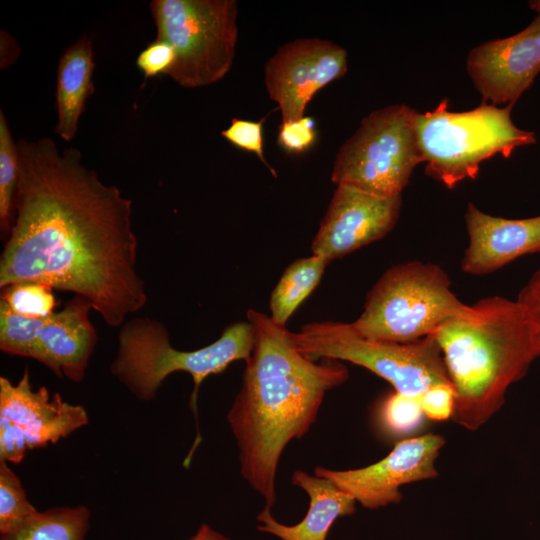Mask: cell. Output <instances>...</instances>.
<instances>
[{
    "label": "cell",
    "mask_w": 540,
    "mask_h": 540,
    "mask_svg": "<svg viewBox=\"0 0 540 540\" xmlns=\"http://www.w3.org/2000/svg\"><path fill=\"white\" fill-rule=\"evenodd\" d=\"M15 216L0 257V288L38 282L86 298L110 327L147 303L137 269L132 200L104 183L76 148L17 141Z\"/></svg>",
    "instance_id": "obj_1"
},
{
    "label": "cell",
    "mask_w": 540,
    "mask_h": 540,
    "mask_svg": "<svg viewBox=\"0 0 540 540\" xmlns=\"http://www.w3.org/2000/svg\"><path fill=\"white\" fill-rule=\"evenodd\" d=\"M247 319L254 345L227 420L237 443L240 472L271 509L284 449L308 433L325 394L344 383L349 371L338 360L317 363L301 354L291 332L264 313L250 309Z\"/></svg>",
    "instance_id": "obj_2"
},
{
    "label": "cell",
    "mask_w": 540,
    "mask_h": 540,
    "mask_svg": "<svg viewBox=\"0 0 540 540\" xmlns=\"http://www.w3.org/2000/svg\"><path fill=\"white\" fill-rule=\"evenodd\" d=\"M454 387L452 419L475 431L503 405L508 388L540 356V338L516 300L481 299L434 334Z\"/></svg>",
    "instance_id": "obj_3"
},
{
    "label": "cell",
    "mask_w": 540,
    "mask_h": 540,
    "mask_svg": "<svg viewBox=\"0 0 540 540\" xmlns=\"http://www.w3.org/2000/svg\"><path fill=\"white\" fill-rule=\"evenodd\" d=\"M254 332L249 322L227 326L213 343L192 351L174 348L166 326L149 317L125 322L118 334V349L110 365L113 376L138 400L151 401L172 373L182 371L192 376L194 387L189 407L196 418V438L184 460L189 467L202 440L198 424V392L210 375L222 373L232 362L249 359Z\"/></svg>",
    "instance_id": "obj_4"
},
{
    "label": "cell",
    "mask_w": 540,
    "mask_h": 540,
    "mask_svg": "<svg viewBox=\"0 0 540 540\" xmlns=\"http://www.w3.org/2000/svg\"><path fill=\"white\" fill-rule=\"evenodd\" d=\"M470 310L451 290L441 266L416 260L387 269L350 325L363 338L406 344L434 335L443 324Z\"/></svg>",
    "instance_id": "obj_5"
},
{
    "label": "cell",
    "mask_w": 540,
    "mask_h": 540,
    "mask_svg": "<svg viewBox=\"0 0 540 540\" xmlns=\"http://www.w3.org/2000/svg\"><path fill=\"white\" fill-rule=\"evenodd\" d=\"M512 106L484 103L473 110L452 112L443 99L432 111L417 112L416 130L425 173L453 189L475 179L480 164L500 154L509 158L515 149L536 143L535 133L518 128Z\"/></svg>",
    "instance_id": "obj_6"
},
{
    "label": "cell",
    "mask_w": 540,
    "mask_h": 540,
    "mask_svg": "<svg viewBox=\"0 0 540 540\" xmlns=\"http://www.w3.org/2000/svg\"><path fill=\"white\" fill-rule=\"evenodd\" d=\"M149 6L156 39L171 44L176 53L167 76L193 89L228 74L238 41L235 0H153Z\"/></svg>",
    "instance_id": "obj_7"
},
{
    "label": "cell",
    "mask_w": 540,
    "mask_h": 540,
    "mask_svg": "<svg viewBox=\"0 0 540 540\" xmlns=\"http://www.w3.org/2000/svg\"><path fill=\"white\" fill-rule=\"evenodd\" d=\"M291 339L309 359L362 366L407 396L420 397L436 384L451 383L434 335L406 344L383 342L361 337L350 323L326 321L304 325L299 332H291Z\"/></svg>",
    "instance_id": "obj_8"
},
{
    "label": "cell",
    "mask_w": 540,
    "mask_h": 540,
    "mask_svg": "<svg viewBox=\"0 0 540 540\" xmlns=\"http://www.w3.org/2000/svg\"><path fill=\"white\" fill-rule=\"evenodd\" d=\"M416 115L411 107L395 104L363 118L335 157L332 182L381 197L400 195L423 162Z\"/></svg>",
    "instance_id": "obj_9"
},
{
    "label": "cell",
    "mask_w": 540,
    "mask_h": 540,
    "mask_svg": "<svg viewBox=\"0 0 540 540\" xmlns=\"http://www.w3.org/2000/svg\"><path fill=\"white\" fill-rule=\"evenodd\" d=\"M88 421L83 406L45 386L33 389L28 368L15 384L0 377V461L19 464L27 451L56 443Z\"/></svg>",
    "instance_id": "obj_10"
},
{
    "label": "cell",
    "mask_w": 540,
    "mask_h": 540,
    "mask_svg": "<svg viewBox=\"0 0 540 540\" xmlns=\"http://www.w3.org/2000/svg\"><path fill=\"white\" fill-rule=\"evenodd\" d=\"M347 52L319 38H300L280 46L264 66L265 85L281 121L304 117L313 96L347 72Z\"/></svg>",
    "instance_id": "obj_11"
},
{
    "label": "cell",
    "mask_w": 540,
    "mask_h": 540,
    "mask_svg": "<svg viewBox=\"0 0 540 540\" xmlns=\"http://www.w3.org/2000/svg\"><path fill=\"white\" fill-rule=\"evenodd\" d=\"M445 439L428 433L397 442L393 450L369 466L331 470L316 467L315 475L326 478L368 509H377L401 501L402 485L435 478V461Z\"/></svg>",
    "instance_id": "obj_12"
},
{
    "label": "cell",
    "mask_w": 540,
    "mask_h": 540,
    "mask_svg": "<svg viewBox=\"0 0 540 540\" xmlns=\"http://www.w3.org/2000/svg\"><path fill=\"white\" fill-rule=\"evenodd\" d=\"M402 197H381L337 185L312 242V254L328 263L385 237L396 225Z\"/></svg>",
    "instance_id": "obj_13"
},
{
    "label": "cell",
    "mask_w": 540,
    "mask_h": 540,
    "mask_svg": "<svg viewBox=\"0 0 540 540\" xmlns=\"http://www.w3.org/2000/svg\"><path fill=\"white\" fill-rule=\"evenodd\" d=\"M466 67L482 102L513 106L540 73V14L519 33L473 48Z\"/></svg>",
    "instance_id": "obj_14"
},
{
    "label": "cell",
    "mask_w": 540,
    "mask_h": 540,
    "mask_svg": "<svg viewBox=\"0 0 540 540\" xmlns=\"http://www.w3.org/2000/svg\"><path fill=\"white\" fill-rule=\"evenodd\" d=\"M91 303L74 295L63 309L38 321L31 359L57 377L74 383L83 381L97 344V332L90 321Z\"/></svg>",
    "instance_id": "obj_15"
},
{
    "label": "cell",
    "mask_w": 540,
    "mask_h": 540,
    "mask_svg": "<svg viewBox=\"0 0 540 540\" xmlns=\"http://www.w3.org/2000/svg\"><path fill=\"white\" fill-rule=\"evenodd\" d=\"M468 245L461 269L470 275H486L519 257L540 254V216L506 219L484 213L473 203L464 214Z\"/></svg>",
    "instance_id": "obj_16"
},
{
    "label": "cell",
    "mask_w": 540,
    "mask_h": 540,
    "mask_svg": "<svg viewBox=\"0 0 540 540\" xmlns=\"http://www.w3.org/2000/svg\"><path fill=\"white\" fill-rule=\"evenodd\" d=\"M291 481L309 497L305 517L295 525H285L275 520L271 509L264 507L257 516L259 531L281 540H326L334 522L355 511L354 498L326 478L297 470Z\"/></svg>",
    "instance_id": "obj_17"
},
{
    "label": "cell",
    "mask_w": 540,
    "mask_h": 540,
    "mask_svg": "<svg viewBox=\"0 0 540 540\" xmlns=\"http://www.w3.org/2000/svg\"><path fill=\"white\" fill-rule=\"evenodd\" d=\"M94 68L93 42L88 34H83L59 58L55 133L64 141H71L78 132L86 101L94 93Z\"/></svg>",
    "instance_id": "obj_18"
},
{
    "label": "cell",
    "mask_w": 540,
    "mask_h": 540,
    "mask_svg": "<svg viewBox=\"0 0 540 540\" xmlns=\"http://www.w3.org/2000/svg\"><path fill=\"white\" fill-rule=\"evenodd\" d=\"M90 511L87 507H54L38 511L0 540H85L89 529Z\"/></svg>",
    "instance_id": "obj_19"
},
{
    "label": "cell",
    "mask_w": 540,
    "mask_h": 540,
    "mask_svg": "<svg viewBox=\"0 0 540 540\" xmlns=\"http://www.w3.org/2000/svg\"><path fill=\"white\" fill-rule=\"evenodd\" d=\"M323 258L311 255L292 262L283 272L270 296V318L285 327L299 305L318 286L325 267Z\"/></svg>",
    "instance_id": "obj_20"
},
{
    "label": "cell",
    "mask_w": 540,
    "mask_h": 540,
    "mask_svg": "<svg viewBox=\"0 0 540 540\" xmlns=\"http://www.w3.org/2000/svg\"><path fill=\"white\" fill-rule=\"evenodd\" d=\"M18 170L17 141L0 110V229L4 237L9 235L14 222Z\"/></svg>",
    "instance_id": "obj_21"
},
{
    "label": "cell",
    "mask_w": 540,
    "mask_h": 540,
    "mask_svg": "<svg viewBox=\"0 0 540 540\" xmlns=\"http://www.w3.org/2000/svg\"><path fill=\"white\" fill-rule=\"evenodd\" d=\"M53 288L38 282H19L2 289L1 301L15 314L45 318L57 305Z\"/></svg>",
    "instance_id": "obj_22"
},
{
    "label": "cell",
    "mask_w": 540,
    "mask_h": 540,
    "mask_svg": "<svg viewBox=\"0 0 540 540\" xmlns=\"http://www.w3.org/2000/svg\"><path fill=\"white\" fill-rule=\"evenodd\" d=\"M37 512L28 500L20 478L8 462L0 461V535Z\"/></svg>",
    "instance_id": "obj_23"
},
{
    "label": "cell",
    "mask_w": 540,
    "mask_h": 540,
    "mask_svg": "<svg viewBox=\"0 0 540 540\" xmlns=\"http://www.w3.org/2000/svg\"><path fill=\"white\" fill-rule=\"evenodd\" d=\"M425 414L419 397L394 391L382 402L379 418L383 428L394 435L410 433L422 424Z\"/></svg>",
    "instance_id": "obj_24"
},
{
    "label": "cell",
    "mask_w": 540,
    "mask_h": 540,
    "mask_svg": "<svg viewBox=\"0 0 540 540\" xmlns=\"http://www.w3.org/2000/svg\"><path fill=\"white\" fill-rule=\"evenodd\" d=\"M265 119L259 121L243 120L233 118L230 126L221 131V136L234 146L254 153L259 160L270 170L274 177H277L275 170L268 164L264 156L263 149V123Z\"/></svg>",
    "instance_id": "obj_25"
},
{
    "label": "cell",
    "mask_w": 540,
    "mask_h": 540,
    "mask_svg": "<svg viewBox=\"0 0 540 540\" xmlns=\"http://www.w3.org/2000/svg\"><path fill=\"white\" fill-rule=\"evenodd\" d=\"M317 139L314 119L304 116L297 120L281 122L277 142L287 152L300 154L310 149Z\"/></svg>",
    "instance_id": "obj_26"
},
{
    "label": "cell",
    "mask_w": 540,
    "mask_h": 540,
    "mask_svg": "<svg viewBox=\"0 0 540 540\" xmlns=\"http://www.w3.org/2000/svg\"><path fill=\"white\" fill-rule=\"evenodd\" d=\"M176 53L171 44L155 39L148 43L136 59L137 67L145 78L166 75L173 66Z\"/></svg>",
    "instance_id": "obj_27"
},
{
    "label": "cell",
    "mask_w": 540,
    "mask_h": 540,
    "mask_svg": "<svg viewBox=\"0 0 540 540\" xmlns=\"http://www.w3.org/2000/svg\"><path fill=\"white\" fill-rule=\"evenodd\" d=\"M419 399L426 417L435 421L452 417L455 391L451 383L436 384L426 390Z\"/></svg>",
    "instance_id": "obj_28"
},
{
    "label": "cell",
    "mask_w": 540,
    "mask_h": 540,
    "mask_svg": "<svg viewBox=\"0 0 540 540\" xmlns=\"http://www.w3.org/2000/svg\"><path fill=\"white\" fill-rule=\"evenodd\" d=\"M516 301L527 314L540 338V268L520 289Z\"/></svg>",
    "instance_id": "obj_29"
},
{
    "label": "cell",
    "mask_w": 540,
    "mask_h": 540,
    "mask_svg": "<svg viewBox=\"0 0 540 540\" xmlns=\"http://www.w3.org/2000/svg\"><path fill=\"white\" fill-rule=\"evenodd\" d=\"M189 540H229V538L204 523Z\"/></svg>",
    "instance_id": "obj_30"
},
{
    "label": "cell",
    "mask_w": 540,
    "mask_h": 540,
    "mask_svg": "<svg viewBox=\"0 0 540 540\" xmlns=\"http://www.w3.org/2000/svg\"><path fill=\"white\" fill-rule=\"evenodd\" d=\"M529 6L532 10L540 14V0L530 1Z\"/></svg>",
    "instance_id": "obj_31"
}]
</instances>
